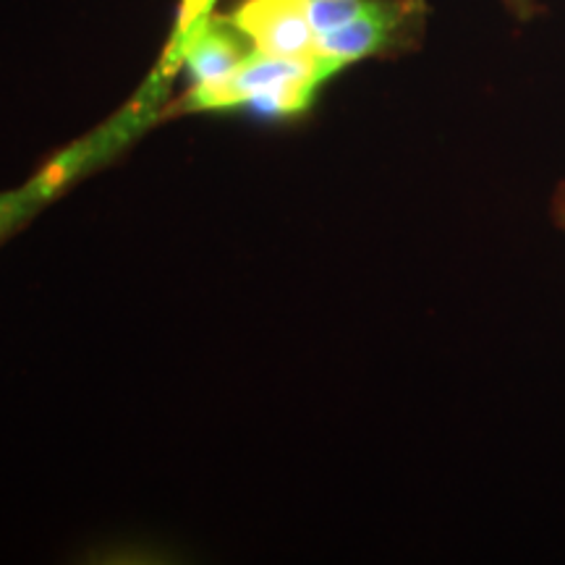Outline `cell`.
<instances>
[{
	"label": "cell",
	"instance_id": "6da1fadb",
	"mask_svg": "<svg viewBox=\"0 0 565 565\" xmlns=\"http://www.w3.org/2000/svg\"><path fill=\"white\" fill-rule=\"evenodd\" d=\"M333 71L317 58H280L252 51L246 58L215 84L192 87L186 95L189 110H225L249 105L270 116H288L299 113L312 103L317 87L330 79Z\"/></svg>",
	"mask_w": 565,
	"mask_h": 565
},
{
	"label": "cell",
	"instance_id": "7a4b0ae2",
	"mask_svg": "<svg viewBox=\"0 0 565 565\" xmlns=\"http://www.w3.org/2000/svg\"><path fill=\"white\" fill-rule=\"evenodd\" d=\"M228 19L249 40L252 51L280 58L315 55L317 32L303 0H244Z\"/></svg>",
	"mask_w": 565,
	"mask_h": 565
},
{
	"label": "cell",
	"instance_id": "3957f363",
	"mask_svg": "<svg viewBox=\"0 0 565 565\" xmlns=\"http://www.w3.org/2000/svg\"><path fill=\"white\" fill-rule=\"evenodd\" d=\"M404 19V9L395 3L374 0V6L359 19L338 26L333 32H324L317 38L315 55L328 66L333 74L349 66V63L366 58L377 53L385 45L395 26Z\"/></svg>",
	"mask_w": 565,
	"mask_h": 565
},
{
	"label": "cell",
	"instance_id": "277c9868",
	"mask_svg": "<svg viewBox=\"0 0 565 565\" xmlns=\"http://www.w3.org/2000/svg\"><path fill=\"white\" fill-rule=\"evenodd\" d=\"M249 47V40L231 24V19L212 17L189 42L186 53H183V66L192 71L194 87L215 84L252 53Z\"/></svg>",
	"mask_w": 565,
	"mask_h": 565
},
{
	"label": "cell",
	"instance_id": "5b68a950",
	"mask_svg": "<svg viewBox=\"0 0 565 565\" xmlns=\"http://www.w3.org/2000/svg\"><path fill=\"white\" fill-rule=\"evenodd\" d=\"M89 154L82 150H68L61 158L47 162L42 171L24 183V186L11 189V192H0V242H3L9 233L19 228L21 223H26L47 200H53L61 192L63 183L71 175L79 171V166L87 160Z\"/></svg>",
	"mask_w": 565,
	"mask_h": 565
},
{
	"label": "cell",
	"instance_id": "8992f818",
	"mask_svg": "<svg viewBox=\"0 0 565 565\" xmlns=\"http://www.w3.org/2000/svg\"><path fill=\"white\" fill-rule=\"evenodd\" d=\"M217 0H181L179 19H175L173 34L168 40L166 53H162V61L158 71H154L150 87L158 92L162 84H168L175 76V71L183 66V53H186L189 42L194 40V34L202 30L204 24L212 19V9H215Z\"/></svg>",
	"mask_w": 565,
	"mask_h": 565
},
{
	"label": "cell",
	"instance_id": "52a82bcc",
	"mask_svg": "<svg viewBox=\"0 0 565 565\" xmlns=\"http://www.w3.org/2000/svg\"><path fill=\"white\" fill-rule=\"evenodd\" d=\"M307 3V17L317 38L324 32H333L338 26L359 19L374 6V0H303Z\"/></svg>",
	"mask_w": 565,
	"mask_h": 565
}]
</instances>
